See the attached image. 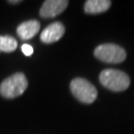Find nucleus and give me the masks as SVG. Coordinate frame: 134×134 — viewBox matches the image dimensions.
Instances as JSON below:
<instances>
[{"label":"nucleus","mask_w":134,"mask_h":134,"mask_svg":"<svg viewBox=\"0 0 134 134\" xmlns=\"http://www.w3.org/2000/svg\"><path fill=\"white\" fill-rule=\"evenodd\" d=\"M99 81L107 90L112 91H123L130 85L129 77L119 70L106 69L99 75Z\"/></svg>","instance_id":"f257e3e1"},{"label":"nucleus","mask_w":134,"mask_h":134,"mask_svg":"<svg viewBox=\"0 0 134 134\" xmlns=\"http://www.w3.org/2000/svg\"><path fill=\"white\" fill-rule=\"evenodd\" d=\"M28 87V81L22 72H16L1 82L0 94L5 98H15L23 94Z\"/></svg>","instance_id":"f03ea898"},{"label":"nucleus","mask_w":134,"mask_h":134,"mask_svg":"<svg viewBox=\"0 0 134 134\" xmlns=\"http://www.w3.org/2000/svg\"><path fill=\"white\" fill-rule=\"evenodd\" d=\"M70 87L74 96L83 103H92L97 96V91L94 86L82 77L74 79Z\"/></svg>","instance_id":"7ed1b4c3"},{"label":"nucleus","mask_w":134,"mask_h":134,"mask_svg":"<svg viewBox=\"0 0 134 134\" xmlns=\"http://www.w3.org/2000/svg\"><path fill=\"white\" fill-rule=\"evenodd\" d=\"M94 57L104 63L118 64L126 58L124 49L116 44H101L94 50Z\"/></svg>","instance_id":"20e7f679"},{"label":"nucleus","mask_w":134,"mask_h":134,"mask_svg":"<svg viewBox=\"0 0 134 134\" xmlns=\"http://www.w3.org/2000/svg\"><path fill=\"white\" fill-rule=\"evenodd\" d=\"M69 5L67 0H47L40 9V16L43 18H54L63 13Z\"/></svg>","instance_id":"39448f33"},{"label":"nucleus","mask_w":134,"mask_h":134,"mask_svg":"<svg viewBox=\"0 0 134 134\" xmlns=\"http://www.w3.org/2000/svg\"><path fill=\"white\" fill-rule=\"evenodd\" d=\"M65 34V26L61 22H54L44 29L41 34V41L45 44H52L59 41Z\"/></svg>","instance_id":"423d86ee"},{"label":"nucleus","mask_w":134,"mask_h":134,"mask_svg":"<svg viewBox=\"0 0 134 134\" xmlns=\"http://www.w3.org/2000/svg\"><path fill=\"white\" fill-rule=\"evenodd\" d=\"M40 30V23L37 20H29L25 21L18 26L17 34L22 40H29L32 39L39 32Z\"/></svg>","instance_id":"0eeeda50"},{"label":"nucleus","mask_w":134,"mask_h":134,"mask_svg":"<svg viewBox=\"0 0 134 134\" xmlns=\"http://www.w3.org/2000/svg\"><path fill=\"white\" fill-rule=\"evenodd\" d=\"M110 5L109 0H87L85 4V11L87 14H99L107 11Z\"/></svg>","instance_id":"6e6552de"},{"label":"nucleus","mask_w":134,"mask_h":134,"mask_svg":"<svg viewBox=\"0 0 134 134\" xmlns=\"http://www.w3.org/2000/svg\"><path fill=\"white\" fill-rule=\"evenodd\" d=\"M18 43L11 36H0V52L10 53L17 49Z\"/></svg>","instance_id":"1a4fd4ad"},{"label":"nucleus","mask_w":134,"mask_h":134,"mask_svg":"<svg viewBox=\"0 0 134 134\" xmlns=\"http://www.w3.org/2000/svg\"><path fill=\"white\" fill-rule=\"evenodd\" d=\"M21 49H22V52H23V54H24L25 56H31L34 52L33 47L31 45H29V44H24Z\"/></svg>","instance_id":"9d476101"},{"label":"nucleus","mask_w":134,"mask_h":134,"mask_svg":"<svg viewBox=\"0 0 134 134\" xmlns=\"http://www.w3.org/2000/svg\"><path fill=\"white\" fill-rule=\"evenodd\" d=\"M9 3H11V4H16V3H20L21 1H19V0H16V1H8Z\"/></svg>","instance_id":"9b49d317"}]
</instances>
